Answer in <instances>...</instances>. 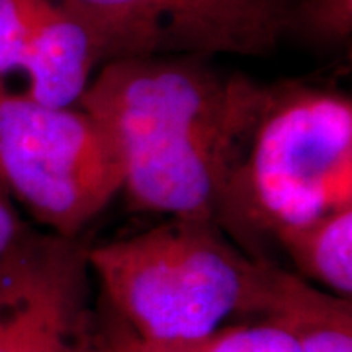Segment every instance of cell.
Returning <instances> with one entry per match:
<instances>
[{"label": "cell", "instance_id": "4fadbf2b", "mask_svg": "<svg viewBox=\"0 0 352 352\" xmlns=\"http://www.w3.org/2000/svg\"><path fill=\"white\" fill-rule=\"evenodd\" d=\"M78 352H141V349L138 337L106 305L96 314L92 309L88 315Z\"/></svg>", "mask_w": 352, "mask_h": 352}, {"label": "cell", "instance_id": "52a82bcc", "mask_svg": "<svg viewBox=\"0 0 352 352\" xmlns=\"http://www.w3.org/2000/svg\"><path fill=\"white\" fill-rule=\"evenodd\" d=\"M110 61L112 47L100 25L63 0H51L22 69L25 94L50 108H75L96 67Z\"/></svg>", "mask_w": 352, "mask_h": 352}, {"label": "cell", "instance_id": "9c48e42d", "mask_svg": "<svg viewBox=\"0 0 352 352\" xmlns=\"http://www.w3.org/2000/svg\"><path fill=\"white\" fill-rule=\"evenodd\" d=\"M303 278L340 298L352 296V208L280 229L274 241Z\"/></svg>", "mask_w": 352, "mask_h": 352}, {"label": "cell", "instance_id": "5b68a950", "mask_svg": "<svg viewBox=\"0 0 352 352\" xmlns=\"http://www.w3.org/2000/svg\"><path fill=\"white\" fill-rule=\"evenodd\" d=\"M100 25L112 61L149 55H266L294 0H63Z\"/></svg>", "mask_w": 352, "mask_h": 352}, {"label": "cell", "instance_id": "8992f818", "mask_svg": "<svg viewBox=\"0 0 352 352\" xmlns=\"http://www.w3.org/2000/svg\"><path fill=\"white\" fill-rule=\"evenodd\" d=\"M87 251L28 229L0 261V352H78L92 311Z\"/></svg>", "mask_w": 352, "mask_h": 352}, {"label": "cell", "instance_id": "5bb4252c", "mask_svg": "<svg viewBox=\"0 0 352 352\" xmlns=\"http://www.w3.org/2000/svg\"><path fill=\"white\" fill-rule=\"evenodd\" d=\"M28 229L30 227L25 226L14 210L8 190L0 182V261L12 251Z\"/></svg>", "mask_w": 352, "mask_h": 352}, {"label": "cell", "instance_id": "7c38bea8", "mask_svg": "<svg viewBox=\"0 0 352 352\" xmlns=\"http://www.w3.org/2000/svg\"><path fill=\"white\" fill-rule=\"evenodd\" d=\"M289 28L315 41H344L352 32V0H303L294 6Z\"/></svg>", "mask_w": 352, "mask_h": 352}, {"label": "cell", "instance_id": "277c9868", "mask_svg": "<svg viewBox=\"0 0 352 352\" xmlns=\"http://www.w3.org/2000/svg\"><path fill=\"white\" fill-rule=\"evenodd\" d=\"M0 182L53 235L76 239L124 188L118 143L82 108H50L0 78Z\"/></svg>", "mask_w": 352, "mask_h": 352}, {"label": "cell", "instance_id": "ba28073f", "mask_svg": "<svg viewBox=\"0 0 352 352\" xmlns=\"http://www.w3.org/2000/svg\"><path fill=\"white\" fill-rule=\"evenodd\" d=\"M264 317L288 333L298 352H352L351 298L315 288L280 266Z\"/></svg>", "mask_w": 352, "mask_h": 352}, {"label": "cell", "instance_id": "3957f363", "mask_svg": "<svg viewBox=\"0 0 352 352\" xmlns=\"http://www.w3.org/2000/svg\"><path fill=\"white\" fill-rule=\"evenodd\" d=\"M352 208V102L298 82L266 88L243 135L215 223L256 261L280 229Z\"/></svg>", "mask_w": 352, "mask_h": 352}, {"label": "cell", "instance_id": "7a4b0ae2", "mask_svg": "<svg viewBox=\"0 0 352 352\" xmlns=\"http://www.w3.org/2000/svg\"><path fill=\"white\" fill-rule=\"evenodd\" d=\"M106 305L143 342H188L233 315L264 317L278 264L239 249L214 219L170 217L87 251Z\"/></svg>", "mask_w": 352, "mask_h": 352}, {"label": "cell", "instance_id": "8fae6325", "mask_svg": "<svg viewBox=\"0 0 352 352\" xmlns=\"http://www.w3.org/2000/svg\"><path fill=\"white\" fill-rule=\"evenodd\" d=\"M51 0H0V78L22 71Z\"/></svg>", "mask_w": 352, "mask_h": 352}, {"label": "cell", "instance_id": "6da1fadb", "mask_svg": "<svg viewBox=\"0 0 352 352\" xmlns=\"http://www.w3.org/2000/svg\"><path fill=\"white\" fill-rule=\"evenodd\" d=\"M266 88L201 55L129 57L102 65L78 108L116 139L131 210L215 221Z\"/></svg>", "mask_w": 352, "mask_h": 352}, {"label": "cell", "instance_id": "30bf717a", "mask_svg": "<svg viewBox=\"0 0 352 352\" xmlns=\"http://www.w3.org/2000/svg\"><path fill=\"white\" fill-rule=\"evenodd\" d=\"M141 352H298L296 342L272 319L261 317L256 323L219 329L212 335L188 342H143Z\"/></svg>", "mask_w": 352, "mask_h": 352}]
</instances>
